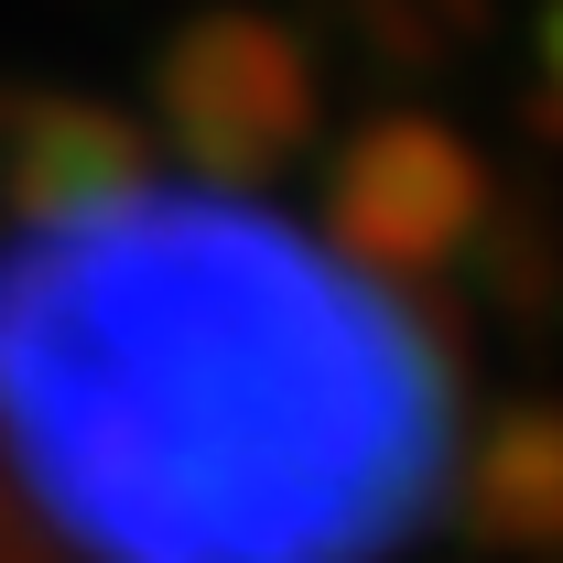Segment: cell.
<instances>
[{
	"instance_id": "obj_1",
	"label": "cell",
	"mask_w": 563,
	"mask_h": 563,
	"mask_svg": "<svg viewBox=\"0 0 563 563\" xmlns=\"http://www.w3.org/2000/svg\"><path fill=\"white\" fill-rule=\"evenodd\" d=\"M455 444L444 325L250 196L131 185L0 250V477L76 563H390Z\"/></svg>"
},
{
	"instance_id": "obj_2",
	"label": "cell",
	"mask_w": 563,
	"mask_h": 563,
	"mask_svg": "<svg viewBox=\"0 0 563 563\" xmlns=\"http://www.w3.org/2000/svg\"><path fill=\"white\" fill-rule=\"evenodd\" d=\"M152 120L217 196H239V185H272L325 131V66L282 11L207 0L152 44Z\"/></svg>"
},
{
	"instance_id": "obj_3",
	"label": "cell",
	"mask_w": 563,
	"mask_h": 563,
	"mask_svg": "<svg viewBox=\"0 0 563 563\" xmlns=\"http://www.w3.org/2000/svg\"><path fill=\"white\" fill-rule=\"evenodd\" d=\"M488 228H498V185H488L477 141L455 131V120L379 109V120H357V131L336 141V163H325V250H336L347 272L390 282V292L455 272Z\"/></svg>"
},
{
	"instance_id": "obj_4",
	"label": "cell",
	"mask_w": 563,
	"mask_h": 563,
	"mask_svg": "<svg viewBox=\"0 0 563 563\" xmlns=\"http://www.w3.org/2000/svg\"><path fill=\"white\" fill-rule=\"evenodd\" d=\"M152 185V131L109 98H22L0 120V207L11 228H44V217H87L109 196Z\"/></svg>"
},
{
	"instance_id": "obj_5",
	"label": "cell",
	"mask_w": 563,
	"mask_h": 563,
	"mask_svg": "<svg viewBox=\"0 0 563 563\" xmlns=\"http://www.w3.org/2000/svg\"><path fill=\"white\" fill-rule=\"evenodd\" d=\"M477 542L498 553L563 563V401H509L488 433L455 444V498H444Z\"/></svg>"
},
{
	"instance_id": "obj_6",
	"label": "cell",
	"mask_w": 563,
	"mask_h": 563,
	"mask_svg": "<svg viewBox=\"0 0 563 563\" xmlns=\"http://www.w3.org/2000/svg\"><path fill=\"white\" fill-rule=\"evenodd\" d=\"M531 131L563 141V0H542L531 22Z\"/></svg>"
}]
</instances>
